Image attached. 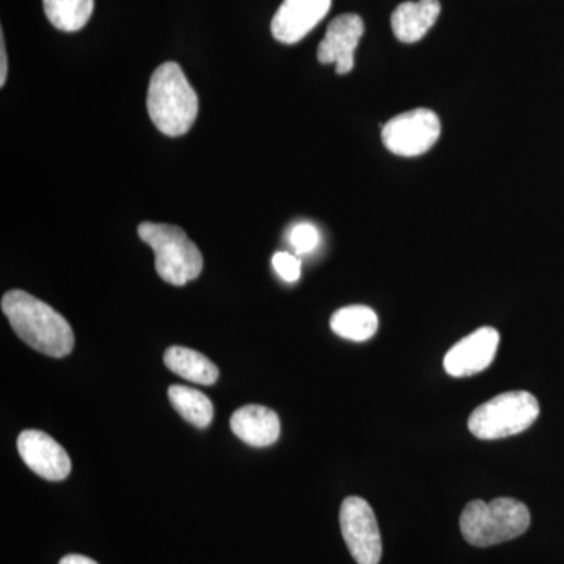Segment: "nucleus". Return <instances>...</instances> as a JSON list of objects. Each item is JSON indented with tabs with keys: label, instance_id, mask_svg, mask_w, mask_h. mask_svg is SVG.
<instances>
[{
	"label": "nucleus",
	"instance_id": "obj_1",
	"mask_svg": "<svg viewBox=\"0 0 564 564\" xmlns=\"http://www.w3.org/2000/svg\"><path fill=\"white\" fill-rule=\"evenodd\" d=\"M2 311L14 333L33 350L51 358H65L73 351L74 333L68 321L31 293L7 292Z\"/></svg>",
	"mask_w": 564,
	"mask_h": 564
},
{
	"label": "nucleus",
	"instance_id": "obj_2",
	"mask_svg": "<svg viewBox=\"0 0 564 564\" xmlns=\"http://www.w3.org/2000/svg\"><path fill=\"white\" fill-rule=\"evenodd\" d=\"M147 104L151 121L169 137L184 135L198 117V96L174 62L163 63L152 73Z\"/></svg>",
	"mask_w": 564,
	"mask_h": 564
},
{
	"label": "nucleus",
	"instance_id": "obj_3",
	"mask_svg": "<svg viewBox=\"0 0 564 564\" xmlns=\"http://www.w3.org/2000/svg\"><path fill=\"white\" fill-rule=\"evenodd\" d=\"M459 527L467 543L489 547L524 534L530 527V511L524 503L508 497L488 503L474 500L464 508Z\"/></svg>",
	"mask_w": 564,
	"mask_h": 564
},
{
	"label": "nucleus",
	"instance_id": "obj_4",
	"mask_svg": "<svg viewBox=\"0 0 564 564\" xmlns=\"http://www.w3.org/2000/svg\"><path fill=\"white\" fill-rule=\"evenodd\" d=\"M139 237L155 254V272L169 284H187L203 272V254L180 226L144 221Z\"/></svg>",
	"mask_w": 564,
	"mask_h": 564
},
{
	"label": "nucleus",
	"instance_id": "obj_5",
	"mask_svg": "<svg viewBox=\"0 0 564 564\" xmlns=\"http://www.w3.org/2000/svg\"><path fill=\"white\" fill-rule=\"evenodd\" d=\"M540 415V403L533 393L505 392L481 404L470 414L469 432L478 440L494 441L529 430Z\"/></svg>",
	"mask_w": 564,
	"mask_h": 564
},
{
	"label": "nucleus",
	"instance_id": "obj_6",
	"mask_svg": "<svg viewBox=\"0 0 564 564\" xmlns=\"http://www.w3.org/2000/svg\"><path fill=\"white\" fill-rule=\"evenodd\" d=\"M441 135L440 117L429 109L403 111L383 126L381 140L392 154L417 158L432 150Z\"/></svg>",
	"mask_w": 564,
	"mask_h": 564
},
{
	"label": "nucleus",
	"instance_id": "obj_7",
	"mask_svg": "<svg viewBox=\"0 0 564 564\" xmlns=\"http://www.w3.org/2000/svg\"><path fill=\"white\" fill-rule=\"evenodd\" d=\"M339 521L345 544L355 562L380 563L383 544L372 507L361 497H347L340 507Z\"/></svg>",
	"mask_w": 564,
	"mask_h": 564
},
{
	"label": "nucleus",
	"instance_id": "obj_8",
	"mask_svg": "<svg viewBox=\"0 0 564 564\" xmlns=\"http://www.w3.org/2000/svg\"><path fill=\"white\" fill-rule=\"evenodd\" d=\"M500 334L484 326L459 340L444 358L445 372L451 377H473L491 366L499 348Z\"/></svg>",
	"mask_w": 564,
	"mask_h": 564
},
{
	"label": "nucleus",
	"instance_id": "obj_9",
	"mask_svg": "<svg viewBox=\"0 0 564 564\" xmlns=\"http://www.w3.org/2000/svg\"><path fill=\"white\" fill-rule=\"evenodd\" d=\"M18 452L29 469L44 480L62 481L70 474L68 452L47 433L25 430L18 437Z\"/></svg>",
	"mask_w": 564,
	"mask_h": 564
},
{
	"label": "nucleus",
	"instance_id": "obj_10",
	"mask_svg": "<svg viewBox=\"0 0 564 564\" xmlns=\"http://www.w3.org/2000/svg\"><path fill=\"white\" fill-rule=\"evenodd\" d=\"M364 21L359 14H340L326 29L325 39L318 44L317 58L323 65H336V73L344 76L355 68V51L362 39Z\"/></svg>",
	"mask_w": 564,
	"mask_h": 564
},
{
	"label": "nucleus",
	"instance_id": "obj_11",
	"mask_svg": "<svg viewBox=\"0 0 564 564\" xmlns=\"http://www.w3.org/2000/svg\"><path fill=\"white\" fill-rule=\"evenodd\" d=\"M333 0H284L272 21L274 40L282 44L302 41L328 14Z\"/></svg>",
	"mask_w": 564,
	"mask_h": 564
},
{
	"label": "nucleus",
	"instance_id": "obj_12",
	"mask_svg": "<svg viewBox=\"0 0 564 564\" xmlns=\"http://www.w3.org/2000/svg\"><path fill=\"white\" fill-rule=\"evenodd\" d=\"M231 430L251 447H269L280 440L281 422L278 414L261 404H247L231 417Z\"/></svg>",
	"mask_w": 564,
	"mask_h": 564
},
{
	"label": "nucleus",
	"instance_id": "obj_13",
	"mask_svg": "<svg viewBox=\"0 0 564 564\" xmlns=\"http://www.w3.org/2000/svg\"><path fill=\"white\" fill-rule=\"evenodd\" d=\"M440 14V0L404 2L393 10L391 18L393 35L402 43H417L436 24Z\"/></svg>",
	"mask_w": 564,
	"mask_h": 564
},
{
	"label": "nucleus",
	"instance_id": "obj_14",
	"mask_svg": "<svg viewBox=\"0 0 564 564\" xmlns=\"http://www.w3.org/2000/svg\"><path fill=\"white\" fill-rule=\"evenodd\" d=\"M163 362L173 373L196 384L217 383L220 370L207 356L185 347H170L163 356Z\"/></svg>",
	"mask_w": 564,
	"mask_h": 564
},
{
	"label": "nucleus",
	"instance_id": "obj_15",
	"mask_svg": "<svg viewBox=\"0 0 564 564\" xmlns=\"http://www.w3.org/2000/svg\"><path fill=\"white\" fill-rule=\"evenodd\" d=\"M332 329L339 337L364 343L375 336L378 329V317L367 306H347L336 311L332 317Z\"/></svg>",
	"mask_w": 564,
	"mask_h": 564
},
{
	"label": "nucleus",
	"instance_id": "obj_16",
	"mask_svg": "<svg viewBox=\"0 0 564 564\" xmlns=\"http://www.w3.org/2000/svg\"><path fill=\"white\" fill-rule=\"evenodd\" d=\"M44 13L55 29L77 32L90 21L95 0H43Z\"/></svg>",
	"mask_w": 564,
	"mask_h": 564
},
{
	"label": "nucleus",
	"instance_id": "obj_17",
	"mask_svg": "<svg viewBox=\"0 0 564 564\" xmlns=\"http://www.w3.org/2000/svg\"><path fill=\"white\" fill-rule=\"evenodd\" d=\"M169 399L174 410L192 425L206 429L214 419V406L209 397L187 386L174 384L169 389Z\"/></svg>",
	"mask_w": 564,
	"mask_h": 564
},
{
	"label": "nucleus",
	"instance_id": "obj_18",
	"mask_svg": "<svg viewBox=\"0 0 564 564\" xmlns=\"http://www.w3.org/2000/svg\"><path fill=\"white\" fill-rule=\"evenodd\" d=\"M289 242L299 254H306L321 243V232L311 223H300L292 229Z\"/></svg>",
	"mask_w": 564,
	"mask_h": 564
},
{
	"label": "nucleus",
	"instance_id": "obj_19",
	"mask_svg": "<svg viewBox=\"0 0 564 564\" xmlns=\"http://www.w3.org/2000/svg\"><path fill=\"white\" fill-rule=\"evenodd\" d=\"M273 269L280 274L282 280L288 282L299 281L300 273H302V262L289 252L280 251L273 256Z\"/></svg>",
	"mask_w": 564,
	"mask_h": 564
},
{
	"label": "nucleus",
	"instance_id": "obj_20",
	"mask_svg": "<svg viewBox=\"0 0 564 564\" xmlns=\"http://www.w3.org/2000/svg\"><path fill=\"white\" fill-rule=\"evenodd\" d=\"M2 39H0V85H6L7 80V73H9V62H7V51H6V41H3V33Z\"/></svg>",
	"mask_w": 564,
	"mask_h": 564
},
{
	"label": "nucleus",
	"instance_id": "obj_21",
	"mask_svg": "<svg viewBox=\"0 0 564 564\" xmlns=\"http://www.w3.org/2000/svg\"><path fill=\"white\" fill-rule=\"evenodd\" d=\"M58 564H99L96 563L95 560L88 558L85 555L70 554L63 556L61 563Z\"/></svg>",
	"mask_w": 564,
	"mask_h": 564
}]
</instances>
